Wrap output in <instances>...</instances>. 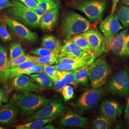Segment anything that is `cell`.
I'll return each instance as SVG.
<instances>
[{
	"mask_svg": "<svg viewBox=\"0 0 129 129\" xmlns=\"http://www.w3.org/2000/svg\"><path fill=\"white\" fill-rule=\"evenodd\" d=\"M14 102L18 106L23 116H28L51 102L50 99L31 92H23L14 95Z\"/></svg>",
	"mask_w": 129,
	"mask_h": 129,
	"instance_id": "obj_1",
	"label": "cell"
},
{
	"mask_svg": "<svg viewBox=\"0 0 129 129\" xmlns=\"http://www.w3.org/2000/svg\"><path fill=\"white\" fill-rule=\"evenodd\" d=\"M90 27V23L88 19L72 11L64 15L61 25L62 32L66 39L85 32Z\"/></svg>",
	"mask_w": 129,
	"mask_h": 129,
	"instance_id": "obj_2",
	"label": "cell"
},
{
	"mask_svg": "<svg viewBox=\"0 0 129 129\" xmlns=\"http://www.w3.org/2000/svg\"><path fill=\"white\" fill-rule=\"evenodd\" d=\"M110 64L103 56L94 60L89 66L88 76L93 88H100L106 83L111 74Z\"/></svg>",
	"mask_w": 129,
	"mask_h": 129,
	"instance_id": "obj_3",
	"label": "cell"
},
{
	"mask_svg": "<svg viewBox=\"0 0 129 129\" xmlns=\"http://www.w3.org/2000/svg\"><path fill=\"white\" fill-rule=\"evenodd\" d=\"M71 5L85 14L91 22L101 19L107 5L106 0H76Z\"/></svg>",
	"mask_w": 129,
	"mask_h": 129,
	"instance_id": "obj_4",
	"label": "cell"
},
{
	"mask_svg": "<svg viewBox=\"0 0 129 129\" xmlns=\"http://www.w3.org/2000/svg\"><path fill=\"white\" fill-rule=\"evenodd\" d=\"M107 88L112 95L124 97L129 94V71L123 69L114 71L108 79Z\"/></svg>",
	"mask_w": 129,
	"mask_h": 129,
	"instance_id": "obj_5",
	"label": "cell"
},
{
	"mask_svg": "<svg viewBox=\"0 0 129 129\" xmlns=\"http://www.w3.org/2000/svg\"><path fill=\"white\" fill-rule=\"evenodd\" d=\"M14 6L7 10L8 14L31 27L40 25L41 19L36 13L23 5L20 1L13 0Z\"/></svg>",
	"mask_w": 129,
	"mask_h": 129,
	"instance_id": "obj_6",
	"label": "cell"
},
{
	"mask_svg": "<svg viewBox=\"0 0 129 129\" xmlns=\"http://www.w3.org/2000/svg\"><path fill=\"white\" fill-rule=\"evenodd\" d=\"M82 34L87 39L93 55L96 57L108 50L105 38L96 29H89Z\"/></svg>",
	"mask_w": 129,
	"mask_h": 129,
	"instance_id": "obj_7",
	"label": "cell"
},
{
	"mask_svg": "<svg viewBox=\"0 0 129 129\" xmlns=\"http://www.w3.org/2000/svg\"><path fill=\"white\" fill-rule=\"evenodd\" d=\"M102 88H93L86 90L76 101V105L81 111H88L95 106L102 96Z\"/></svg>",
	"mask_w": 129,
	"mask_h": 129,
	"instance_id": "obj_8",
	"label": "cell"
},
{
	"mask_svg": "<svg viewBox=\"0 0 129 129\" xmlns=\"http://www.w3.org/2000/svg\"><path fill=\"white\" fill-rule=\"evenodd\" d=\"M65 109V105L61 101L55 100L49 102L28 118L27 121H30L33 120L55 117L62 113Z\"/></svg>",
	"mask_w": 129,
	"mask_h": 129,
	"instance_id": "obj_9",
	"label": "cell"
},
{
	"mask_svg": "<svg viewBox=\"0 0 129 129\" xmlns=\"http://www.w3.org/2000/svg\"><path fill=\"white\" fill-rule=\"evenodd\" d=\"M99 28L108 44L123 29V26L116 14H111L101 23Z\"/></svg>",
	"mask_w": 129,
	"mask_h": 129,
	"instance_id": "obj_10",
	"label": "cell"
},
{
	"mask_svg": "<svg viewBox=\"0 0 129 129\" xmlns=\"http://www.w3.org/2000/svg\"><path fill=\"white\" fill-rule=\"evenodd\" d=\"M6 23L11 32L23 41L35 43L38 40L37 33L31 31L17 21L13 19H7Z\"/></svg>",
	"mask_w": 129,
	"mask_h": 129,
	"instance_id": "obj_11",
	"label": "cell"
},
{
	"mask_svg": "<svg viewBox=\"0 0 129 129\" xmlns=\"http://www.w3.org/2000/svg\"><path fill=\"white\" fill-rule=\"evenodd\" d=\"M12 78L11 86L14 90L22 92H41L42 88L26 75L21 74Z\"/></svg>",
	"mask_w": 129,
	"mask_h": 129,
	"instance_id": "obj_12",
	"label": "cell"
},
{
	"mask_svg": "<svg viewBox=\"0 0 129 129\" xmlns=\"http://www.w3.org/2000/svg\"><path fill=\"white\" fill-rule=\"evenodd\" d=\"M100 111L103 115L111 121H115L122 114L123 108L118 102L108 100L101 103Z\"/></svg>",
	"mask_w": 129,
	"mask_h": 129,
	"instance_id": "obj_13",
	"label": "cell"
},
{
	"mask_svg": "<svg viewBox=\"0 0 129 129\" xmlns=\"http://www.w3.org/2000/svg\"><path fill=\"white\" fill-rule=\"evenodd\" d=\"M18 106L14 102H9L0 106V123L11 125L16 120L19 111Z\"/></svg>",
	"mask_w": 129,
	"mask_h": 129,
	"instance_id": "obj_14",
	"label": "cell"
},
{
	"mask_svg": "<svg viewBox=\"0 0 129 129\" xmlns=\"http://www.w3.org/2000/svg\"><path fill=\"white\" fill-rule=\"evenodd\" d=\"M59 124L63 127L84 128L87 124V120L78 114L70 111L60 118Z\"/></svg>",
	"mask_w": 129,
	"mask_h": 129,
	"instance_id": "obj_15",
	"label": "cell"
},
{
	"mask_svg": "<svg viewBox=\"0 0 129 129\" xmlns=\"http://www.w3.org/2000/svg\"><path fill=\"white\" fill-rule=\"evenodd\" d=\"M126 37L118 33L107 44L108 49L116 55L120 56L127 55L125 48Z\"/></svg>",
	"mask_w": 129,
	"mask_h": 129,
	"instance_id": "obj_16",
	"label": "cell"
},
{
	"mask_svg": "<svg viewBox=\"0 0 129 129\" xmlns=\"http://www.w3.org/2000/svg\"><path fill=\"white\" fill-rule=\"evenodd\" d=\"M59 8L47 12L42 16L40 25L44 30L51 31L55 27L58 20Z\"/></svg>",
	"mask_w": 129,
	"mask_h": 129,
	"instance_id": "obj_17",
	"label": "cell"
},
{
	"mask_svg": "<svg viewBox=\"0 0 129 129\" xmlns=\"http://www.w3.org/2000/svg\"><path fill=\"white\" fill-rule=\"evenodd\" d=\"M9 60L7 48L0 44V82L4 83L9 78Z\"/></svg>",
	"mask_w": 129,
	"mask_h": 129,
	"instance_id": "obj_18",
	"label": "cell"
},
{
	"mask_svg": "<svg viewBox=\"0 0 129 129\" xmlns=\"http://www.w3.org/2000/svg\"><path fill=\"white\" fill-rule=\"evenodd\" d=\"M38 7L34 10L41 19L44 14L51 10L59 8L58 5L53 0H37Z\"/></svg>",
	"mask_w": 129,
	"mask_h": 129,
	"instance_id": "obj_19",
	"label": "cell"
},
{
	"mask_svg": "<svg viewBox=\"0 0 129 129\" xmlns=\"http://www.w3.org/2000/svg\"><path fill=\"white\" fill-rule=\"evenodd\" d=\"M42 45L46 48L59 53L61 52L62 46L60 41L54 36L52 35H46L42 37Z\"/></svg>",
	"mask_w": 129,
	"mask_h": 129,
	"instance_id": "obj_20",
	"label": "cell"
},
{
	"mask_svg": "<svg viewBox=\"0 0 129 129\" xmlns=\"http://www.w3.org/2000/svg\"><path fill=\"white\" fill-rule=\"evenodd\" d=\"M89 65L87 64L78 69L74 70L75 83L77 86L79 84H81L83 86L88 85V71Z\"/></svg>",
	"mask_w": 129,
	"mask_h": 129,
	"instance_id": "obj_21",
	"label": "cell"
},
{
	"mask_svg": "<svg viewBox=\"0 0 129 129\" xmlns=\"http://www.w3.org/2000/svg\"><path fill=\"white\" fill-rule=\"evenodd\" d=\"M55 117L47 119H41L33 120L29 122L23 124L18 125L15 127L16 129H39L45 125L52 122Z\"/></svg>",
	"mask_w": 129,
	"mask_h": 129,
	"instance_id": "obj_22",
	"label": "cell"
},
{
	"mask_svg": "<svg viewBox=\"0 0 129 129\" xmlns=\"http://www.w3.org/2000/svg\"><path fill=\"white\" fill-rule=\"evenodd\" d=\"M71 40L82 51L89 54H92V50L86 38L82 33L76 35L70 38Z\"/></svg>",
	"mask_w": 129,
	"mask_h": 129,
	"instance_id": "obj_23",
	"label": "cell"
},
{
	"mask_svg": "<svg viewBox=\"0 0 129 129\" xmlns=\"http://www.w3.org/2000/svg\"><path fill=\"white\" fill-rule=\"evenodd\" d=\"M34 82L43 88H50L53 86V81L47 75L41 73H36L30 75Z\"/></svg>",
	"mask_w": 129,
	"mask_h": 129,
	"instance_id": "obj_24",
	"label": "cell"
},
{
	"mask_svg": "<svg viewBox=\"0 0 129 129\" xmlns=\"http://www.w3.org/2000/svg\"><path fill=\"white\" fill-rule=\"evenodd\" d=\"M42 64L38 63L33 61H28L25 62H23L21 64H19L17 66L14 67V68L10 69L8 72L9 78H13L16 76H18L19 73L25 69H27L29 68L32 67L34 66L37 64Z\"/></svg>",
	"mask_w": 129,
	"mask_h": 129,
	"instance_id": "obj_25",
	"label": "cell"
},
{
	"mask_svg": "<svg viewBox=\"0 0 129 129\" xmlns=\"http://www.w3.org/2000/svg\"><path fill=\"white\" fill-rule=\"evenodd\" d=\"M57 78L61 79L66 85H72L75 87H77L75 80V74L73 70H57Z\"/></svg>",
	"mask_w": 129,
	"mask_h": 129,
	"instance_id": "obj_26",
	"label": "cell"
},
{
	"mask_svg": "<svg viewBox=\"0 0 129 129\" xmlns=\"http://www.w3.org/2000/svg\"><path fill=\"white\" fill-rule=\"evenodd\" d=\"M116 14L124 27H129V6L122 5L118 8Z\"/></svg>",
	"mask_w": 129,
	"mask_h": 129,
	"instance_id": "obj_27",
	"label": "cell"
},
{
	"mask_svg": "<svg viewBox=\"0 0 129 129\" xmlns=\"http://www.w3.org/2000/svg\"><path fill=\"white\" fill-rule=\"evenodd\" d=\"M111 121L106 116H98L94 119L92 123V128L94 129H107L111 128Z\"/></svg>",
	"mask_w": 129,
	"mask_h": 129,
	"instance_id": "obj_28",
	"label": "cell"
},
{
	"mask_svg": "<svg viewBox=\"0 0 129 129\" xmlns=\"http://www.w3.org/2000/svg\"><path fill=\"white\" fill-rule=\"evenodd\" d=\"M10 59H13L25 55V52L20 43L13 42L10 44Z\"/></svg>",
	"mask_w": 129,
	"mask_h": 129,
	"instance_id": "obj_29",
	"label": "cell"
},
{
	"mask_svg": "<svg viewBox=\"0 0 129 129\" xmlns=\"http://www.w3.org/2000/svg\"><path fill=\"white\" fill-rule=\"evenodd\" d=\"M29 53L32 55L37 56L55 55L58 57H61V54L59 52L52 50L44 47L34 49L31 51H30Z\"/></svg>",
	"mask_w": 129,
	"mask_h": 129,
	"instance_id": "obj_30",
	"label": "cell"
},
{
	"mask_svg": "<svg viewBox=\"0 0 129 129\" xmlns=\"http://www.w3.org/2000/svg\"><path fill=\"white\" fill-rule=\"evenodd\" d=\"M58 57L55 55L34 56L33 61L42 64H52L56 63Z\"/></svg>",
	"mask_w": 129,
	"mask_h": 129,
	"instance_id": "obj_31",
	"label": "cell"
},
{
	"mask_svg": "<svg viewBox=\"0 0 129 129\" xmlns=\"http://www.w3.org/2000/svg\"><path fill=\"white\" fill-rule=\"evenodd\" d=\"M34 57V55H24L13 59H10L9 60V69L14 68L23 62L28 61H33Z\"/></svg>",
	"mask_w": 129,
	"mask_h": 129,
	"instance_id": "obj_32",
	"label": "cell"
},
{
	"mask_svg": "<svg viewBox=\"0 0 129 129\" xmlns=\"http://www.w3.org/2000/svg\"><path fill=\"white\" fill-rule=\"evenodd\" d=\"M66 39L67 40L71 48L70 57H80L87 53L80 49L78 46L71 40L70 38H67Z\"/></svg>",
	"mask_w": 129,
	"mask_h": 129,
	"instance_id": "obj_33",
	"label": "cell"
},
{
	"mask_svg": "<svg viewBox=\"0 0 129 129\" xmlns=\"http://www.w3.org/2000/svg\"><path fill=\"white\" fill-rule=\"evenodd\" d=\"M43 68L44 73L51 78L53 82L55 81L57 78V72L58 70L55 66H52L51 64H44Z\"/></svg>",
	"mask_w": 129,
	"mask_h": 129,
	"instance_id": "obj_34",
	"label": "cell"
},
{
	"mask_svg": "<svg viewBox=\"0 0 129 129\" xmlns=\"http://www.w3.org/2000/svg\"><path fill=\"white\" fill-rule=\"evenodd\" d=\"M0 38L4 42H9L12 39V37L7 30L6 23H5L0 24Z\"/></svg>",
	"mask_w": 129,
	"mask_h": 129,
	"instance_id": "obj_35",
	"label": "cell"
},
{
	"mask_svg": "<svg viewBox=\"0 0 129 129\" xmlns=\"http://www.w3.org/2000/svg\"><path fill=\"white\" fill-rule=\"evenodd\" d=\"M61 94L66 102H68L71 100L74 96V90L73 87L69 85H67L64 86L62 89Z\"/></svg>",
	"mask_w": 129,
	"mask_h": 129,
	"instance_id": "obj_36",
	"label": "cell"
},
{
	"mask_svg": "<svg viewBox=\"0 0 129 129\" xmlns=\"http://www.w3.org/2000/svg\"><path fill=\"white\" fill-rule=\"evenodd\" d=\"M61 57L66 56L70 57L71 56V48L67 39L64 41V44L62 45L61 50Z\"/></svg>",
	"mask_w": 129,
	"mask_h": 129,
	"instance_id": "obj_37",
	"label": "cell"
},
{
	"mask_svg": "<svg viewBox=\"0 0 129 129\" xmlns=\"http://www.w3.org/2000/svg\"><path fill=\"white\" fill-rule=\"evenodd\" d=\"M19 1L32 10L37 9L38 6L37 0H19Z\"/></svg>",
	"mask_w": 129,
	"mask_h": 129,
	"instance_id": "obj_38",
	"label": "cell"
},
{
	"mask_svg": "<svg viewBox=\"0 0 129 129\" xmlns=\"http://www.w3.org/2000/svg\"><path fill=\"white\" fill-rule=\"evenodd\" d=\"M53 82L54 87L55 90L59 93H61L62 89L64 87V86H66L64 82L61 79L58 78H57L56 80Z\"/></svg>",
	"mask_w": 129,
	"mask_h": 129,
	"instance_id": "obj_39",
	"label": "cell"
},
{
	"mask_svg": "<svg viewBox=\"0 0 129 129\" xmlns=\"http://www.w3.org/2000/svg\"><path fill=\"white\" fill-rule=\"evenodd\" d=\"M14 6V4L10 0H0V10L10 8Z\"/></svg>",
	"mask_w": 129,
	"mask_h": 129,
	"instance_id": "obj_40",
	"label": "cell"
},
{
	"mask_svg": "<svg viewBox=\"0 0 129 129\" xmlns=\"http://www.w3.org/2000/svg\"><path fill=\"white\" fill-rule=\"evenodd\" d=\"M125 118L127 124L129 127V96L124 111Z\"/></svg>",
	"mask_w": 129,
	"mask_h": 129,
	"instance_id": "obj_41",
	"label": "cell"
},
{
	"mask_svg": "<svg viewBox=\"0 0 129 129\" xmlns=\"http://www.w3.org/2000/svg\"><path fill=\"white\" fill-rule=\"evenodd\" d=\"M120 0H112V5L111 7V14H114L115 13L116 9L117 6L119 3Z\"/></svg>",
	"mask_w": 129,
	"mask_h": 129,
	"instance_id": "obj_42",
	"label": "cell"
},
{
	"mask_svg": "<svg viewBox=\"0 0 129 129\" xmlns=\"http://www.w3.org/2000/svg\"><path fill=\"white\" fill-rule=\"evenodd\" d=\"M125 48H126V52L127 55H129V33L126 38Z\"/></svg>",
	"mask_w": 129,
	"mask_h": 129,
	"instance_id": "obj_43",
	"label": "cell"
},
{
	"mask_svg": "<svg viewBox=\"0 0 129 129\" xmlns=\"http://www.w3.org/2000/svg\"><path fill=\"white\" fill-rule=\"evenodd\" d=\"M40 129H55V127L54 125L52 124H49L46 126H43V127H41Z\"/></svg>",
	"mask_w": 129,
	"mask_h": 129,
	"instance_id": "obj_44",
	"label": "cell"
},
{
	"mask_svg": "<svg viewBox=\"0 0 129 129\" xmlns=\"http://www.w3.org/2000/svg\"><path fill=\"white\" fill-rule=\"evenodd\" d=\"M5 98V94H4V93L3 92L2 94H1L0 95V106L1 105V104L2 103V102L4 100Z\"/></svg>",
	"mask_w": 129,
	"mask_h": 129,
	"instance_id": "obj_45",
	"label": "cell"
},
{
	"mask_svg": "<svg viewBox=\"0 0 129 129\" xmlns=\"http://www.w3.org/2000/svg\"><path fill=\"white\" fill-rule=\"evenodd\" d=\"M122 5L129 6V0H121Z\"/></svg>",
	"mask_w": 129,
	"mask_h": 129,
	"instance_id": "obj_46",
	"label": "cell"
},
{
	"mask_svg": "<svg viewBox=\"0 0 129 129\" xmlns=\"http://www.w3.org/2000/svg\"><path fill=\"white\" fill-rule=\"evenodd\" d=\"M3 92H3V90L0 88V95H1V94H2Z\"/></svg>",
	"mask_w": 129,
	"mask_h": 129,
	"instance_id": "obj_47",
	"label": "cell"
},
{
	"mask_svg": "<svg viewBox=\"0 0 129 129\" xmlns=\"http://www.w3.org/2000/svg\"><path fill=\"white\" fill-rule=\"evenodd\" d=\"M4 129V128H3V127H0V129Z\"/></svg>",
	"mask_w": 129,
	"mask_h": 129,
	"instance_id": "obj_48",
	"label": "cell"
}]
</instances>
